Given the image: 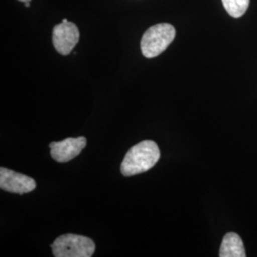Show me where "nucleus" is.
<instances>
[{
	"label": "nucleus",
	"mask_w": 257,
	"mask_h": 257,
	"mask_svg": "<svg viewBox=\"0 0 257 257\" xmlns=\"http://www.w3.org/2000/svg\"><path fill=\"white\" fill-rule=\"evenodd\" d=\"M19 1H21V2H24V3H25V2H30L31 0H19Z\"/></svg>",
	"instance_id": "9d476101"
},
{
	"label": "nucleus",
	"mask_w": 257,
	"mask_h": 257,
	"mask_svg": "<svg viewBox=\"0 0 257 257\" xmlns=\"http://www.w3.org/2000/svg\"><path fill=\"white\" fill-rule=\"evenodd\" d=\"M0 188L9 193H30L37 188L35 179L7 168H0Z\"/></svg>",
	"instance_id": "39448f33"
},
{
	"label": "nucleus",
	"mask_w": 257,
	"mask_h": 257,
	"mask_svg": "<svg viewBox=\"0 0 257 257\" xmlns=\"http://www.w3.org/2000/svg\"><path fill=\"white\" fill-rule=\"evenodd\" d=\"M220 257H245L246 251L241 237L237 233L229 232L222 240L220 250Z\"/></svg>",
	"instance_id": "0eeeda50"
},
{
	"label": "nucleus",
	"mask_w": 257,
	"mask_h": 257,
	"mask_svg": "<svg viewBox=\"0 0 257 257\" xmlns=\"http://www.w3.org/2000/svg\"><path fill=\"white\" fill-rule=\"evenodd\" d=\"M86 145L87 139L85 137L68 138L62 141H54L50 143L51 156L59 163L69 162L80 155Z\"/></svg>",
	"instance_id": "423d86ee"
},
{
	"label": "nucleus",
	"mask_w": 257,
	"mask_h": 257,
	"mask_svg": "<svg viewBox=\"0 0 257 257\" xmlns=\"http://www.w3.org/2000/svg\"><path fill=\"white\" fill-rule=\"evenodd\" d=\"M160 158V150L155 141L143 140L128 151L121 163V173L125 176L145 173L156 165Z\"/></svg>",
	"instance_id": "f257e3e1"
},
{
	"label": "nucleus",
	"mask_w": 257,
	"mask_h": 257,
	"mask_svg": "<svg viewBox=\"0 0 257 257\" xmlns=\"http://www.w3.org/2000/svg\"><path fill=\"white\" fill-rule=\"evenodd\" d=\"M175 37V29L169 23H159L149 28L141 38L140 47L143 55L153 58L162 54Z\"/></svg>",
	"instance_id": "f03ea898"
},
{
	"label": "nucleus",
	"mask_w": 257,
	"mask_h": 257,
	"mask_svg": "<svg viewBox=\"0 0 257 257\" xmlns=\"http://www.w3.org/2000/svg\"><path fill=\"white\" fill-rule=\"evenodd\" d=\"M51 248L55 257H91L95 244L89 237L68 233L55 239Z\"/></svg>",
	"instance_id": "7ed1b4c3"
},
{
	"label": "nucleus",
	"mask_w": 257,
	"mask_h": 257,
	"mask_svg": "<svg viewBox=\"0 0 257 257\" xmlns=\"http://www.w3.org/2000/svg\"><path fill=\"white\" fill-rule=\"evenodd\" d=\"M79 30L77 26L69 21H62L55 25L53 31V43L60 55H68L74 50L79 40Z\"/></svg>",
	"instance_id": "20e7f679"
},
{
	"label": "nucleus",
	"mask_w": 257,
	"mask_h": 257,
	"mask_svg": "<svg viewBox=\"0 0 257 257\" xmlns=\"http://www.w3.org/2000/svg\"><path fill=\"white\" fill-rule=\"evenodd\" d=\"M222 3L230 17L238 19L248 10L249 0H222Z\"/></svg>",
	"instance_id": "6e6552de"
},
{
	"label": "nucleus",
	"mask_w": 257,
	"mask_h": 257,
	"mask_svg": "<svg viewBox=\"0 0 257 257\" xmlns=\"http://www.w3.org/2000/svg\"><path fill=\"white\" fill-rule=\"evenodd\" d=\"M25 6L26 7H30V2H25Z\"/></svg>",
	"instance_id": "1a4fd4ad"
}]
</instances>
